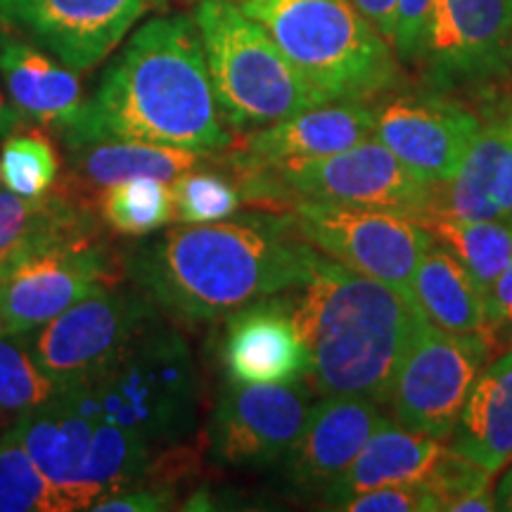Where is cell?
Wrapping results in <instances>:
<instances>
[{
    "label": "cell",
    "mask_w": 512,
    "mask_h": 512,
    "mask_svg": "<svg viewBox=\"0 0 512 512\" xmlns=\"http://www.w3.org/2000/svg\"><path fill=\"white\" fill-rule=\"evenodd\" d=\"M117 273V259L100 238L55 242L19 256L5 268L3 330H34L100 285L117 283Z\"/></svg>",
    "instance_id": "4fadbf2b"
},
{
    "label": "cell",
    "mask_w": 512,
    "mask_h": 512,
    "mask_svg": "<svg viewBox=\"0 0 512 512\" xmlns=\"http://www.w3.org/2000/svg\"><path fill=\"white\" fill-rule=\"evenodd\" d=\"M60 176V159L43 126L15 131L0 150V183L22 197H41L53 190Z\"/></svg>",
    "instance_id": "f546056e"
},
{
    "label": "cell",
    "mask_w": 512,
    "mask_h": 512,
    "mask_svg": "<svg viewBox=\"0 0 512 512\" xmlns=\"http://www.w3.org/2000/svg\"><path fill=\"white\" fill-rule=\"evenodd\" d=\"M5 268L0 266V332H3V283H5Z\"/></svg>",
    "instance_id": "b9f144b4"
},
{
    "label": "cell",
    "mask_w": 512,
    "mask_h": 512,
    "mask_svg": "<svg viewBox=\"0 0 512 512\" xmlns=\"http://www.w3.org/2000/svg\"><path fill=\"white\" fill-rule=\"evenodd\" d=\"M496 505L498 510H508L512 512V465L508 467L501 482L496 486Z\"/></svg>",
    "instance_id": "60d3db41"
},
{
    "label": "cell",
    "mask_w": 512,
    "mask_h": 512,
    "mask_svg": "<svg viewBox=\"0 0 512 512\" xmlns=\"http://www.w3.org/2000/svg\"><path fill=\"white\" fill-rule=\"evenodd\" d=\"M309 411L311 396L302 380L228 384L209 420V456L216 465L235 470L278 463L297 441Z\"/></svg>",
    "instance_id": "7c38bea8"
},
{
    "label": "cell",
    "mask_w": 512,
    "mask_h": 512,
    "mask_svg": "<svg viewBox=\"0 0 512 512\" xmlns=\"http://www.w3.org/2000/svg\"><path fill=\"white\" fill-rule=\"evenodd\" d=\"M491 200H494V207L501 219H512V140L501 159V166H498Z\"/></svg>",
    "instance_id": "f35d334b"
},
{
    "label": "cell",
    "mask_w": 512,
    "mask_h": 512,
    "mask_svg": "<svg viewBox=\"0 0 512 512\" xmlns=\"http://www.w3.org/2000/svg\"><path fill=\"white\" fill-rule=\"evenodd\" d=\"M152 318H157L155 302L138 285L107 283L60 316L27 330L29 351L62 392L107 366Z\"/></svg>",
    "instance_id": "8fae6325"
},
{
    "label": "cell",
    "mask_w": 512,
    "mask_h": 512,
    "mask_svg": "<svg viewBox=\"0 0 512 512\" xmlns=\"http://www.w3.org/2000/svg\"><path fill=\"white\" fill-rule=\"evenodd\" d=\"M482 131L479 119L437 95H396L375 110V133L403 166L434 185L456 176Z\"/></svg>",
    "instance_id": "2e32d148"
},
{
    "label": "cell",
    "mask_w": 512,
    "mask_h": 512,
    "mask_svg": "<svg viewBox=\"0 0 512 512\" xmlns=\"http://www.w3.org/2000/svg\"><path fill=\"white\" fill-rule=\"evenodd\" d=\"M93 204H86L57 185L41 197H22L0 190V266L55 242L98 238Z\"/></svg>",
    "instance_id": "603a6c76"
},
{
    "label": "cell",
    "mask_w": 512,
    "mask_h": 512,
    "mask_svg": "<svg viewBox=\"0 0 512 512\" xmlns=\"http://www.w3.org/2000/svg\"><path fill=\"white\" fill-rule=\"evenodd\" d=\"M430 228L432 238L444 245L448 252L467 268L479 290H491L498 275L512 261V221L482 219H427L422 221Z\"/></svg>",
    "instance_id": "4316f807"
},
{
    "label": "cell",
    "mask_w": 512,
    "mask_h": 512,
    "mask_svg": "<svg viewBox=\"0 0 512 512\" xmlns=\"http://www.w3.org/2000/svg\"><path fill=\"white\" fill-rule=\"evenodd\" d=\"M413 294L427 320L446 332H484L486 297L467 268L444 245L422 256Z\"/></svg>",
    "instance_id": "d4e9b609"
},
{
    "label": "cell",
    "mask_w": 512,
    "mask_h": 512,
    "mask_svg": "<svg viewBox=\"0 0 512 512\" xmlns=\"http://www.w3.org/2000/svg\"><path fill=\"white\" fill-rule=\"evenodd\" d=\"M169 5V0H147V8H155V10H162Z\"/></svg>",
    "instance_id": "7bdbcfd3"
},
{
    "label": "cell",
    "mask_w": 512,
    "mask_h": 512,
    "mask_svg": "<svg viewBox=\"0 0 512 512\" xmlns=\"http://www.w3.org/2000/svg\"><path fill=\"white\" fill-rule=\"evenodd\" d=\"M444 446L439 439L394 425L384 418L363 444L354 463L320 494L325 508L339 510L344 503L370 489L394 484H425L437 467Z\"/></svg>",
    "instance_id": "7402d4cb"
},
{
    "label": "cell",
    "mask_w": 512,
    "mask_h": 512,
    "mask_svg": "<svg viewBox=\"0 0 512 512\" xmlns=\"http://www.w3.org/2000/svg\"><path fill=\"white\" fill-rule=\"evenodd\" d=\"M27 124V119L22 117V112L12 105L10 95H5L3 88H0V140L8 138L10 133H15Z\"/></svg>",
    "instance_id": "ab89813d"
},
{
    "label": "cell",
    "mask_w": 512,
    "mask_h": 512,
    "mask_svg": "<svg viewBox=\"0 0 512 512\" xmlns=\"http://www.w3.org/2000/svg\"><path fill=\"white\" fill-rule=\"evenodd\" d=\"M176 503L174 489H150V486H136L131 491H117V494L102 496L93 503L95 512H159L171 510Z\"/></svg>",
    "instance_id": "8d00e7d4"
},
{
    "label": "cell",
    "mask_w": 512,
    "mask_h": 512,
    "mask_svg": "<svg viewBox=\"0 0 512 512\" xmlns=\"http://www.w3.org/2000/svg\"><path fill=\"white\" fill-rule=\"evenodd\" d=\"M192 19L216 107L235 133L245 136L328 102L235 0H197Z\"/></svg>",
    "instance_id": "8992f818"
},
{
    "label": "cell",
    "mask_w": 512,
    "mask_h": 512,
    "mask_svg": "<svg viewBox=\"0 0 512 512\" xmlns=\"http://www.w3.org/2000/svg\"><path fill=\"white\" fill-rule=\"evenodd\" d=\"M174 211L181 223H216L235 214L242 202L238 183L219 171H185L174 178Z\"/></svg>",
    "instance_id": "d6a6232c"
},
{
    "label": "cell",
    "mask_w": 512,
    "mask_h": 512,
    "mask_svg": "<svg viewBox=\"0 0 512 512\" xmlns=\"http://www.w3.org/2000/svg\"><path fill=\"white\" fill-rule=\"evenodd\" d=\"M285 214L320 254L415 299V271L434 245L425 223L392 209L325 202H297Z\"/></svg>",
    "instance_id": "9c48e42d"
},
{
    "label": "cell",
    "mask_w": 512,
    "mask_h": 512,
    "mask_svg": "<svg viewBox=\"0 0 512 512\" xmlns=\"http://www.w3.org/2000/svg\"><path fill=\"white\" fill-rule=\"evenodd\" d=\"M76 505L38 470L15 430L0 437V512H72Z\"/></svg>",
    "instance_id": "f1b7e54d"
},
{
    "label": "cell",
    "mask_w": 512,
    "mask_h": 512,
    "mask_svg": "<svg viewBox=\"0 0 512 512\" xmlns=\"http://www.w3.org/2000/svg\"><path fill=\"white\" fill-rule=\"evenodd\" d=\"M318 259L290 216L261 209L233 221L164 230L128 252L126 271L178 323L204 325L297 290Z\"/></svg>",
    "instance_id": "6da1fadb"
},
{
    "label": "cell",
    "mask_w": 512,
    "mask_h": 512,
    "mask_svg": "<svg viewBox=\"0 0 512 512\" xmlns=\"http://www.w3.org/2000/svg\"><path fill=\"white\" fill-rule=\"evenodd\" d=\"M432 8L434 0H399V5H396V31L392 46L401 64H420Z\"/></svg>",
    "instance_id": "e575fe53"
},
{
    "label": "cell",
    "mask_w": 512,
    "mask_h": 512,
    "mask_svg": "<svg viewBox=\"0 0 512 512\" xmlns=\"http://www.w3.org/2000/svg\"><path fill=\"white\" fill-rule=\"evenodd\" d=\"M230 382L285 384L304 380L306 347L287 297L261 299L228 318L221 347Z\"/></svg>",
    "instance_id": "d6986e66"
},
{
    "label": "cell",
    "mask_w": 512,
    "mask_h": 512,
    "mask_svg": "<svg viewBox=\"0 0 512 512\" xmlns=\"http://www.w3.org/2000/svg\"><path fill=\"white\" fill-rule=\"evenodd\" d=\"M145 10L147 0H0V24L72 72H88L124 41Z\"/></svg>",
    "instance_id": "5bb4252c"
},
{
    "label": "cell",
    "mask_w": 512,
    "mask_h": 512,
    "mask_svg": "<svg viewBox=\"0 0 512 512\" xmlns=\"http://www.w3.org/2000/svg\"><path fill=\"white\" fill-rule=\"evenodd\" d=\"M57 394L31 356L27 332H0V413L22 415Z\"/></svg>",
    "instance_id": "4dcf8cb0"
},
{
    "label": "cell",
    "mask_w": 512,
    "mask_h": 512,
    "mask_svg": "<svg viewBox=\"0 0 512 512\" xmlns=\"http://www.w3.org/2000/svg\"><path fill=\"white\" fill-rule=\"evenodd\" d=\"M484 335L491 344H508L512 349V261L486 292Z\"/></svg>",
    "instance_id": "d590c367"
},
{
    "label": "cell",
    "mask_w": 512,
    "mask_h": 512,
    "mask_svg": "<svg viewBox=\"0 0 512 512\" xmlns=\"http://www.w3.org/2000/svg\"><path fill=\"white\" fill-rule=\"evenodd\" d=\"M306 347L304 380L323 396L387 403L415 335L427 323L415 299L320 254L311 278L287 292Z\"/></svg>",
    "instance_id": "3957f363"
},
{
    "label": "cell",
    "mask_w": 512,
    "mask_h": 512,
    "mask_svg": "<svg viewBox=\"0 0 512 512\" xmlns=\"http://www.w3.org/2000/svg\"><path fill=\"white\" fill-rule=\"evenodd\" d=\"M38 470L72 498L76 510L102 496L136 489L155 453L143 441L107 422L50 399L22 413L12 427Z\"/></svg>",
    "instance_id": "ba28073f"
},
{
    "label": "cell",
    "mask_w": 512,
    "mask_h": 512,
    "mask_svg": "<svg viewBox=\"0 0 512 512\" xmlns=\"http://www.w3.org/2000/svg\"><path fill=\"white\" fill-rule=\"evenodd\" d=\"M233 174L242 202L275 214H285L297 202H325L392 209L422 223L432 214L439 190L373 136L337 155L235 169Z\"/></svg>",
    "instance_id": "52a82bcc"
},
{
    "label": "cell",
    "mask_w": 512,
    "mask_h": 512,
    "mask_svg": "<svg viewBox=\"0 0 512 512\" xmlns=\"http://www.w3.org/2000/svg\"><path fill=\"white\" fill-rule=\"evenodd\" d=\"M349 3L354 5V8L361 12V15L366 17L389 43H394L396 5H399V0H349Z\"/></svg>",
    "instance_id": "74e56055"
},
{
    "label": "cell",
    "mask_w": 512,
    "mask_h": 512,
    "mask_svg": "<svg viewBox=\"0 0 512 512\" xmlns=\"http://www.w3.org/2000/svg\"><path fill=\"white\" fill-rule=\"evenodd\" d=\"M339 510L349 512H434L437 501L425 484H394L358 494Z\"/></svg>",
    "instance_id": "836d02e7"
},
{
    "label": "cell",
    "mask_w": 512,
    "mask_h": 512,
    "mask_svg": "<svg viewBox=\"0 0 512 512\" xmlns=\"http://www.w3.org/2000/svg\"><path fill=\"white\" fill-rule=\"evenodd\" d=\"M512 60V0H434L420 64L441 88L501 74Z\"/></svg>",
    "instance_id": "9a60e30c"
},
{
    "label": "cell",
    "mask_w": 512,
    "mask_h": 512,
    "mask_svg": "<svg viewBox=\"0 0 512 512\" xmlns=\"http://www.w3.org/2000/svg\"><path fill=\"white\" fill-rule=\"evenodd\" d=\"M60 133L62 143L126 138L197 155L226 152L233 133L223 128L195 19L155 17L136 29L81 117Z\"/></svg>",
    "instance_id": "7a4b0ae2"
},
{
    "label": "cell",
    "mask_w": 512,
    "mask_h": 512,
    "mask_svg": "<svg viewBox=\"0 0 512 512\" xmlns=\"http://www.w3.org/2000/svg\"><path fill=\"white\" fill-rule=\"evenodd\" d=\"M508 145L510 138L503 121L484 126L467 150L463 164L458 166L456 176L439 185L437 200H434L432 214L427 219H501L494 200H491V190H494L498 166H501Z\"/></svg>",
    "instance_id": "484cf974"
},
{
    "label": "cell",
    "mask_w": 512,
    "mask_h": 512,
    "mask_svg": "<svg viewBox=\"0 0 512 512\" xmlns=\"http://www.w3.org/2000/svg\"><path fill=\"white\" fill-rule=\"evenodd\" d=\"M491 351L484 332H446L427 320L389 389L387 406L396 422L439 441L451 439Z\"/></svg>",
    "instance_id": "30bf717a"
},
{
    "label": "cell",
    "mask_w": 512,
    "mask_h": 512,
    "mask_svg": "<svg viewBox=\"0 0 512 512\" xmlns=\"http://www.w3.org/2000/svg\"><path fill=\"white\" fill-rule=\"evenodd\" d=\"M67 174L60 188L76 200L93 204L100 192L131 178L174 181L185 171L197 169L202 155L183 147L140 143L126 138H81L67 140Z\"/></svg>",
    "instance_id": "ffe728a7"
},
{
    "label": "cell",
    "mask_w": 512,
    "mask_h": 512,
    "mask_svg": "<svg viewBox=\"0 0 512 512\" xmlns=\"http://www.w3.org/2000/svg\"><path fill=\"white\" fill-rule=\"evenodd\" d=\"M375 133V110L368 102H323L278 124L245 133L230 145L223 162L235 169H256L306 162L349 150Z\"/></svg>",
    "instance_id": "e0dca14e"
},
{
    "label": "cell",
    "mask_w": 512,
    "mask_h": 512,
    "mask_svg": "<svg viewBox=\"0 0 512 512\" xmlns=\"http://www.w3.org/2000/svg\"><path fill=\"white\" fill-rule=\"evenodd\" d=\"M453 451L496 475L512 460V349L472 384L456 430Z\"/></svg>",
    "instance_id": "cb8c5ba5"
},
{
    "label": "cell",
    "mask_w": 512,
    "mask_h": 512,
    "mask_svg": "<svg viewBox=\"0 0 512 512\" xmlns=\"http://www.w3.org/2000/svg\"><path fill=\"white\" fill-rule=\"evenodd\" d=\"M328 102H370L401 83L392 43L349 0H235Z\"/></svg>",
    "instance_id": "5b68a950"
},
{
    "label": "cell",
    "mask_w": 512,
    "mask_h": 512,
    "mask_svg": "<svg viewBox=\"0 0 512 512\" xmlns=\"http://www.w3.org/2000/svg\"><path fill=\"white\" fill-rule=\"evenodd\" d=\"M384 415L363 396H325L311 406L302 432L283 458L285 479L297 494H323L347 472Z\"/></svg>",
    "instance_id": "ac0fdd59"
},
{
    "label": "cell",
    "mask_w": 512,
    "mask_h": 512,
    "mask_svg": "<svg viewBox=\"0 0 512 512\" xmlns=\"http://www.w3.org/2000/svg\"><path fill=\"white\" fill-rule=\"evenodd\" d=\"M197 370L181 332L152 318L107 366L55 399L143 441L152 453L181 444L197 420Z\"/></svg>",
    "instance_id": "277c9868"
},
{
    "label": "cell",
    "mask_w": 512,
    "mask_h": 512,
    "mask_svg": "<svg viewBox=\"0 0 512 512\" xmlns=\"http://www.w3.org/2000/svg\"><path fill=\"white\" fill-rule=\"evenodd\" d=\"M491 477V472L472 463L470 458L460 456L453 448H444L425 486L432 491L439 510L491 512L498 510Z\"/></svg>",
    "instance_id": "1f68e13d"
},
{
    "label": "cell",
    "mask_w": 512,
    "mask_h": 512,
    "mask_svg": "<svg viewBox=\"0 0 512 512\" xmlns=\"http://www.w3.org/2000/svg\"><path fill=\"white\" fill-rule=\"evenodd\" d=\"M102 221L114 233L143 238L164 228L176 219L174 192L171 185L159 178H131V181L114 183L98 197Z\"/></svg>",
    "instance_id": "83f0119b"
},
{
    "label": "cell",
    "mask_w": 512,
    "mask_h": 512,
    "mask_svg": "<svg viewBox=\"0 0 512 512\" xmlns=\"http://www.w3.org/2000/svg\"><path fill=\"white\" fill-rule=\"evenodd\" d=\"M0 76L12 105L36 126L64 131L86 107L76 72L22 36L5 31L0 34Z\"/></svg>",
    "instance_id": "44dd1931"
}]
</instances>
